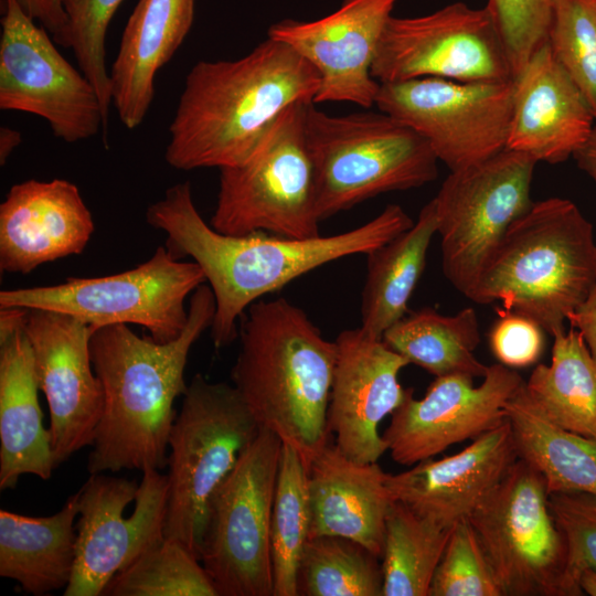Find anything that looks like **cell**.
Wrapping results in <instances>:
<instances>
[{
	"mask_svg": "<svg viewBox=\"0 0 596 596\" xmlns=\"http://www.w3.org/2000/svg\"><path fill=\"white\" fill-rule=\"evenodd\" d=\"M146 221L166 233V246L175 257L188 256L202 269L215 299L211 336L216 348L238 337V321L262 297L330 262L366 255L414 224L402 206L389 204L365 224L336 235H227L201 216L189 181L167 189L163 198L148 207Z\"/></svg>",
	"mask_w": 596,
	"mask_h": 596,
	"instance_id": "1",
	"label": "cell"
},
{
	"mask_svg": "<svg viewBox=\"0 0 596 596\" xmlns=\"http://www.w3.org/2000/svg\"><path fill=\"white\" fill-rule=\"evenodd\" d=\"M215 299L202 284L191 295L181 333L159 342L128 324L93 330L89 348L104 394V407L88 455L89 473L168 466L174 401L188 387L184 371L192 345L211 328Z\"/></svg>",
	"mask_w": 596,
	"mask_h": 596,
	"instance_id": "2",
	"label": "cell"
},
{
	"mask_svg": "<svg viewBox=\"0 0 596 596\" xmlns=\"http://www.w3.org/2000/svg\"><path fill=\"white\" fill-rule=\"evenodd\" d=\"M317 70L269 36L233 61H200L188 73L164 152L178 170L225 168L244 161L290 105L312 102Z\"/></svg>",
	"mask_w": 596,
	"mask_h": 596,
	"instance_id": "3",
	"label": "cell"
},
{
	"mask_svg": "<svg viewBox=\"0 0 596 596\" xmlns=\"http://www.w3.org/2000/svg\"><path fill=\"white\" fill-rule=\"evenodd\" d=\"M243 316L233 386L260 428L292 446L308 467L329 441L336 342L285 298L259 299Z\"/></svg>",
	"mask_w": 596,
	"mask_h": 596,
	"instance_id": "4",
	"label": "cell"
},
{
	"mask_svg": "<svg viewBox=\"0 0 596 596\" xmlns=\"http://www.w3.org/2000/svg\"><path fill=\"white\" fill-rule=\"evenodd\" d=\"M595 284L592 223L571 200L549 198L509 226L466 297L479 305L500 301L553 337Z\"/></svg>",
	"mask_w": 596,
	"mask_h": 596,
	"instance_id": "5",
	"label": "cell"
},
{
	"mask_svg": "<svg viewBox=\"0 0 596 596\" xmlns=\"http://www.w3.org/2000/svg\"><path fill=\"white\" fill-rule=\"evenodd\" d=\"M304 132L320 221L379 194L419 188L438 175L428 142L381 110L331 116L309 103Z\"/></svg>",
	"mask_w": 596,
	"mask_h": 596,
	"instance_id": "6",
	"label": "cell"
},
{
	"mask_svg": "<svg viewBox=\"0 0 596 596\" xmlns=\"http://www.w3.org/2000/svg\"><path fill=\"white\" fill-rule=\"evenodd\" d=\"M259 430L233 385L193 376L169 437L164 538L199 557L209 501Z\"/></svg>",
	"mask_w": 596,
	"mask_h": 596,
	"instance_id": "7",
	"label": "cell"
},
{
	"mask_svg": "<svg viewBox=\"0 0 596 596\" xmlns=\"http://www.w3.org/2000/svg\"><path fill=\"white\" fill-rule=\"evenodd\" d=\"M286 108L241 163L220 169L211 226L222 234L320 236L312 163L305 140L306 107Z\"/></svg>",
	"mask_w": 596,
	"mask_h": 596,
	"instance_id": "8",
	"label": "cell"
},
{
	"mask_svg": "<svg viewBox=\"0 0 596 596\" xmlns=\"http://www.w3.org/2000/svg\"><path fill=\"white\" fill-rule=\"evenodd\" d=\"M503 596H582L545 481L518 458L468 518Z\"/></svg>",
	"mask_w": 596,
	"mask_h": 596,
	"instance_id": "9",
	"label": "cell"
},
{
	"mask_svg": "<svg viewBox=\"0 0 596 596\" xmlns=\"http://www.w3.org/2000/svg\"><path fill=\"white\" fill-rule=\"evenodd\" d=\"M204 283L196 263L181 262L167 246H158L148 260L123 273L1 290L0 308L63 312L94 329L138 324L156 341L168 342L185 327V300Z\"/></svg>",
	"mask_w": 596,
	"mask_h": 596,
	"instance_id": "10",
	"label": "cell"
},
{
	"mask_svg": "<svg viewBox=\"0 0 596 596\" xmlns=\"http://www.w3.org/2000/svg\"><path fill=\"white\" fill-rule=\"evenodd\" d=\"M281 447L260 428L209 501L199 558L217 596H273L270 520Z\"/></svg>",
	"mask_w": 596,
	"mask_h": 596,
	"instance_id": "11",
	"label": "cell"
},
{
	"mask_svg": "<svg viewBox=\"0 0 596 596\" xmlns=\"http://www.w3.org/2000/svg\"><path fill=\"white\" fill-rule=\"evenodd\" d=\"M536 163L505 148L482 162L450 171L433 199L443 273L462 295L476 285L509 226L533 204Z\"/></svg>",
	"mask_w": 596,
	"mask_h": 596,
	"instance_id": "12",
	"label": "cell"
},
{
	"mask_svg": "<svg viewBox=\"0 0 596 596\" xmlns=\"http://www.w3.org/2000/svg\"><path fill=\"white\" fill-rule=\"evenodd\" d=\"M375 106L414 129L438 161L458 171L505 149L512 81L419 77L380 83Z\"/></svg>",
	"mask_w": 596,
	"mask_h": 596,
	"instance_id": "13",
	"label": "cell"
},
{
	"mask_svg": "<svg viewBox=\"0 0 596 596\" xmlns=\"http://www.w3.org/2000/svg\"><path fill=\"white\" fill-rule=\"evenodd\" d=\"M0 39V108L46 120L56 138L95 137L107 121L95 87L57 50L18 0H4Z\"/></svg>",
	"mask_w": 596,
	"mask_h": 596,
	"instance_id": "14",
	"label": "cell"
},
{
	"mask_svg": "<svg viewBox=\"0 0 596 596\" xmlns=\"http://www.w3.org/2000/svg\"><path fill=\"white\" fill-rule=\"evenodd\" d=\"M75 562L64 596L103 595L110 579L164 539L168 476L141 482L91 473L78 490Z\"/></svg>",
	"mask_w": 596,
	"mask_h": 596,
	"instance_id": "15",
	"label": "cell"
},
{
	"mask_svg": "<svg viewBox=\"0 0 596 596\" xmlns=\"http://www.w3.org/2000/svg\"><path fill=\"white\" fill-rule=\"evenodd\" d=\"M372 76L379 83L419 77L510 82L513 72L488 8L454 2L424 15H392L375 52Z\"/></svg>",
	"mask_w": 596,
	"mask_h": 596,
	"instance_id": "16",
	"label": "cell"
},
{
	"mask_svg": "<svg viewBox=\"0 0 596 596\" xmlns=\"http://www.w3.org/2000/svg\"><path fill=\"white\" fill-rule=\"evenodd\" d=\"M482 379L475 386L470 375L436 376L422 398L408 387L382 434L392 459L411 467L505 422V404L525 381L501 363Z\"/></svg>",
	"mask_w": 596,
	"mask_h": 596,
	"instance_id": "17",
	"label": "cell"
},
{
	"mask_svg": "<svg viewBox=\"0 0 596 596\" xmlns=\"http://www.w3.org/2000/svg\"><path fill=\"white\" fill-rule=\"evenodd\" d=\"M93 330L67 313L28 311L24 331L33 351L39 389L50 409L49 432L56 467L92 446L102 417L104 394L89 348Z\"/></svg>",
	"mask_w": 596,
	"mask_h": 596,
	"instance_id": "18",
	"label": "cell"
},
{
	"mask_svg": "<svg viewBox=\"0 0 596 596\" xmlns=\"http://www.w3.org/2000/svg\"><path fill=\"white\" fill-rule=\"evenodd\" d=\"M396 0H343L334 12L315 21L286 19L267 36L280 41L320 76L313 103L375 105L380 83L372 76L375 52Z\"/></svg>",
	"mask_w": 596,
	"mask_h": 596,
	"instance_id": "19",
	"label": "cell"
},
{
	"mask_svg": "<svg viewBox=\"0 0 596 596\" xmlns=\"http://www.w3.org/2000/svg\"><path fill=\"white\" fill-rule=\"evenodd\" d=\"M337 356L327 422L334 444L350 459L377 462L387 451L379 426L404 401L407 389L398 382L408 362L363 329L341 331L334 340Z\"/></svg>",
	"mask_w": 596,
	"mask_h": 596,
	"instance_id": "20",
	"label": "cell"
},
{
	"mask_svg": "<svg viewBox=\"0 0 596 596\" xmlns=\"http://www.w3.org/2000/svg\"><path fill=\"white\" fill-rule=\"evenodd\" d=\"M517 459L505 419L455 455L428 458L400 473H389L386 486L393 500L450 529L468 520Z\"/></svg>",
	"mask_w": 596,
	"mask_h": 596,
	"instance_id": "21",
	"label": "cell"
},
{
	"mask_svg": "<svg viewBox=\"0 0 596 596\" xmlns=\"http://www.w3.org/2000/svg\"><path fill=\"white\" fill-rule=\"evenodd\" d=\"M595 120L583 94L546 42L512 79L505 148L536 162L556 164L587 142Z\"/></svg>",
	"mask_w": 596,
	"mask_h": 596,
	"instance_id": "22",
	"label": "cell"
},
{
	"mask_svg": "<svg viewBox=\"0 0 596 596\" xmlns=\"http://www.w3.org/2000/svg\"><path fill=\"white\" fill-rule=\"evenodd\" d=\"M95 224L76 184L30 179L13 184L0 204V269L29 274L81 254Z\"/></svg>",
	"mask_w": 596,
	"mask_h": 596,
	"instance_id": "23",
	"label": "cell"
},
{
	"mask_svg": "<svg viewBox=\"0 0 596 596\" xmlns=\"http://www.w3.org/2000/svg\"><path fill=\"white\" fill-rule=\"evenodd\" d=\"M24 308H0V489L22 475L49 480L56 468L43 425L34 355L24 331Z\"/></svg>",
	"mask_w": 596,
	"mask_h": 596,
	"instance_id": "24",
	"label": "cell"
},
{
	"mask_svg": "<svg viewBox=\"0 0 596 596\" xmlns=\"http://www.w3.org/2000/svg\"><path fill=\"white\" fill-rule=\"evenodd\" d=\"M387 475L377 462H358L328 441L308 466L309 538H347L381 558L385 520L394 501Z\"/></svg>",
	"mask_w": 596,
	"mask_h": 596,
	"instance_id": "25",
	"label": "cell"
},
{
	"mask_svg": "<svg viewBox=\"0 0 596 596\" xmlns=\"http://www.w3.org/2000/svg\"><path fill=\"white\" fill-rule=\"evenodd\" d=\"M195 0H139L124 29L109 71L111 104L124 126L145 120L155 79L191 30Z\"/></svg>",
	"mask_w": 596,
	"mask_h": 596,
	"instance_id": "26",
	"label": "cell"
},
{
	"mask_svg": "<svg viewBox=\"0 0 596 596\" xmlns=\"http://www.w3.org/2000/svg\"><path fill=\"white\" fill-rule=\"evenodd\" d=\"M79 492L50 517L0 510V576L35 596L66 588L75 562Z\"/></svg>",
	"mask_w": 596,
	"mask_h": 596,
	"instance_id": "27",
	"label": "cell"
},
{
	"mask_svg": "<svg viewBox=\"0 0 596 596\" xmlns=\"http://www.w3.org/2000/svg\"><path fill=\"white\" fill-rule=\"evenodd\" d=\"M524 384L505 404V419L518 458L541 473L549 494L596 496V438L570 432L552 422L531 398Z\"/></svg>",
	"mask_w": 596,
	"mask_h": 596,
	"instance_id": "28",
	"label": "cell"
},
{
	"mask_svg": "<svg viewBox=\"0 0 596 596\" xmlns=\"http://www.w3.org/2000/svg\"><path fill=\"white\" fill-rule=\"evenodd\" d=\"M436 233L435 202L430 200L409 228L366 254L360 327L366 333L382 339L384 332L407 313Z\"/></svg>",
	"mask_w": 596,
	"mask_h": 596,
	"instance_id": "29",
	"label": "cell"
},
{
	"mask_svg": "<svg viewBox=\"0 0 596 596\" xmlns=\"http://www.w3.org/2000/svg\"><path fill=\"white\" fill-rule=\"evenodd\" d=\"M382 340L402 355L436 376L466 374L483 377L488 366L475 355L480 343L477 312L467 307L455 315L432 308L406 313L390 327Z\"/></svg>",
	"mask_w": 596,
	"mask_h": 596,
	"instance_id": "30",
	"label": "cell"
},
{
	"mask_svg": "<svg viewBox=\"0 0 596 596\" xmlns=\"http://www.w3.org/2000/svg\"><path fill=\"white\" fill-rule=\"evenodd\" d=\"M550 364H538L525 390L561 427L596 438V361L573 327L554 336Z\"/></svg>",
	"mask_w": 596,
	"mask_h": 596,
	"instance_id": "31",
	"label": "cell"
},
{
	"mask_svg": "<svg viewBox=\"0 0 596 596\" xmlns=\"http://www.w3.org/2000/svg\"><path fill=\"white\" fill-rule=\"evenodd\" d=\"M450 530L394 500L385 520L382 596H428Z\"/></svg>",
	"mask_w": 596,
	"mask_h": 596,
	"instance_id": "32",
	"label": "cell"
},
{
	"mask_svg": "<svg viewBox=\"0 0 596 596\" xmlns=\"http://www.w3.org/2000/svg\"><path fill=\"white\" fill-rule=\"evenodd\" d=\"M310 521L307 464L283 443L270 520L273 596L299 595L298 572Z\"/></svg>",
	"mask_w": 596,
	"mask_h": 596,
	"instance_id": "33",
	"label": "cell"
},
{
	"mask_svg": "<svg viewBox=\"0 0 596 596\" xmlns=\"http://www.w3.org/2000/svg\"><path fill=\"white\" fill-rule=\"evenodd\" d=\"M381 558L342 536L309 538L299 565L304 596H382Z\"/></svg>",
	"mask_w": 596,
	"mask_h": 596,
	"instance_id": "34",
	"label": "cell"
},
{
	"mask_svg": "<svg viewBox=\"0 0 596 596\" xmlns=\"http://www.w3.org/2000/svg\"><path fill=\"white\" fill-rule=\"evenodd\" d=\"M103 595L217 596L200 558L182 542L164 538L117 573Z\"/></svg>",
	"mask_w": 596,
	"mask_h": 596,
	"instance_id": "35",
	"label": "cell"
},
{
	"mask_svg": "<svg viewBox=\"0 0 596 596\" xmlns=\"http://www.w3.org/2000/svg\"><path fill=\"white\" fill-rule=\"evenodd\" d=\"M547 42L596 119V0H553Z\"/></svg>",
	"mask_w": 596,
	"mask_h": 596,
	"instance_id": "36",
	"label": "cell"
},
{
	"mask_svg": "<svg viewBox=\"0 0 596 596\" xmlns=\"http://www.w3.org/2000/svg\"><path fill=\"white\" fill-rule=\"evenodd\" d=\"M428 596H503L468 520L458 521L451 526Z\"/></svg>",
	"mask_w": 596,
	"mask_h": 596,
	"instance_id": "37",
	"label": "cell"
},
{
	"mask_svg": "<svg viewBox=\"0 0 596 596\" xmlns=\"http://www.w3.org/2000/svg\"><path fill=\"white\" fill-rule=\"evenodd\" d=\"M124 0H63L68 21L70 49L78 68L95 87L108 119L111 104L110 77L106 65V33Z\"/></svg>",
	"mask_w": 596,
	"mask_h": 596,
	"instance_id": "38",
	"label": "cell"
},
{
	"mask_svg": "<svg viewBox=\"0 0 596 596\" xmlns=\"http://www.w3.org/2000/svg\"><path fill=\"white\" fill-rule=\"evenodd\" d=\"M513 77L549 41L553 0H488Z\"/></svg>",
	"mask_w": 596,
	"mask_h": 596,
	"instance_id": "39",
	"label": "cell"
},
{
	"mask_svg": "<svg viewBox=\"0 0 596 596\" xmlns=\"http://www.w3.org/2000/svg\"><path fill=\"white\" fill-rule=\"evenodd\" d=\"M552 512L566 535L572 567L596 572V496L582 492L550 494Z\"/></svg>",
	"mask_w": 596,
	"mask_h": 596,
	"instance_id": "40",
	"label": "cell"
},
{
	"mask_svg": "<svg viewBox=\"0 0 596 596\" xmlns=\"http://www.w3.org/2000/svg\"><path fill=\"white\" fill-rule=\"evenodd\" d=\"M490 333V349L499 363L515 369L535 363L544 349V329L533 319L503 308Z\"/></svg>",
	"mask_w": 596,
	"mask_h": 596,
	"instance_id": "41",
	"label": "cell"
},
{
	"mask_svg": "<svg viewBox=\"0 0 596 596\" xmlns=\"http://www.w3.org/2000/svg\"><path fill=\"white\" fill-rule=\"evenodd\" d=\"M21 8L36 22H40L54 42L70 49L68 21L63 0H18Z\"/></svg>",
	"mask_w": 596,
	"mask_h": 596,
	"instance_id": "42",
	"label": "cell"
},
{
	"mask_svg": "<svg viewBox=\"0 0 596 596\" xmlns=\"http://www.w3.org/2000/svg\"><path fill=\"white\" fill-rule=\"evenodd\" d=\"M567 322L581 333L596 361V284L582 305L570 315Z\"/></svg>",
	"mask_w": 596,
	"mask_h": 596,
	"instance_id": "43",
	"label": "cell"
},
{
	"mask_svg": "<svg viewBox=\"0 0 596 596\" xmlns=\"http://www.w3.org/2000/svg\"><path fill=\"white\" fill-rule=\"evenodd\" d=\"M573 157L578 167L596 183V125L587 142Z\"/></svg>",
	"mask_w": 596,
	"mask_h": 596,
	"instance_id": "44",
	"label": "cell"
},
{
	"mask_svg": "<svg viewBox=\"0 0 596 596\" xmlns=\"http://www.w3.org/2000/svg\"><path fill=\"white\" fill-rule=\"evenodd\" d=\"M21 134L10 127L2 126L0 128V164L3 166L8 161L13 150L21 143Z\"/></svg>",
	"mask_w": 596,
	"mask_h": 596,
	"instance_id": "45",
	"label": "cell"
},
{
	"mask_svg": "<svg viewBox=\"0 0 596 596\" xmlns=\"http://www.w3.org/2000/svg\"><path fill=\"white\" fill-rule=\"evenodd\" d=\"M579 586L584 595L596 596V572L584 570L579 578Z\"/></svg>",
	"mask_w": 596,
	"mask_h": 596,
	"instance_id": "46",
	"label": "cell"
}]
</instances>
